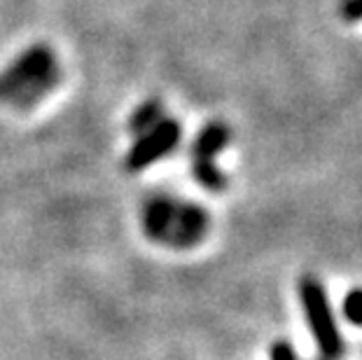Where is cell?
I'll list each match as a JSON object with an SVG mask.
<instances>
[{
	"label": "cell",
	"mask_w": 362,
	"mask_h": 360,
	"mask_svg": "<svg viewBox=\"0 0 362 360\" xmlns=\"http://www.w3.org/2000/svg\"><path fill=\"white\" fill-rule=\"evenodd\" d=\"M180 136L182 127L178 120L161 117L152 129L136 136V143L131 145L129 155L124 159V168L129 173H138L143 168L152 166L159 159H164L168 152L175 150V145L180 143Z\"/></svg>",
	"instance_id": "obj_5"
},
{
	"label": "cell",
	"mask_w": 362,
	"mask_h": 360,
	"mask_svg": "<svg viewBox=\"0 0 362 360\" xmlns=\"http://www.w3.org/2000/svg\"><path fill=\"white\" fill-rule=\"evenodd\" d=\"M61 82L59 57L49 45H33L0 71V105L28 110Z\"/></svg>",
	"instance_id": "obj_1"
},
{
	"label": "cell",
	"mask_w": 362,
	"mask_h": 360,
	"mask_svg": "<svg viewBox=\"0 0 362 360\" xmlns=\"http://www.w3.org/2000/svg\"><path fill=\"white\" fill-rule=\"evenodd\" d=\"M269 356H272V360H297V354H295V349H292V344H288L285 339L274 342Z\"/></svg>",
	"instance_id": "obj_9"
},
{
	"label": "cell",
	"mask_w": 362,
	"mask_h": 360,
	"mask_svg": "<svg viewBox=\"0 0 362 360\" xmlns=\"http://www.w3.org/2000/svg\"><path fill=\"white\" fill-rule=\"evenodd\" d=\"M161 117H164V105H161V101H157V98H148V101H143L134 112H131L129 132L134 136H141L148 132V129L155 127Z\"/></svg>",
	"instance_id": "obj_6"
},
{
	"label": "cell",
	"mask_w": 362,
	"mask_h": 360,
	"mask_svg": "<svg viewBox=\"0 0 362 360\" xmlns=\"http://www.w3.org/2000/svg\"><path fill=\"white\" fill-rule=\"evenodd\" d=\"M344 316L349 318L351 325L362 327V288L351 290L344 297Z\"/></svg>",
	"instance_id": "obj_7"
},
{
	"label": "cell",
	"mask_w": 362,
	"mask_h": 360,
	"mask_svg": "<svg viewBox=\"0 0 362 360\" xmlns=\"http://www.w3.org/2000/svg\"><path fill=\"white\" fill-rule=\"evenodd\" d=\"M206 225L208 218L202 206L175 202L171 197H152L143 209L145 234L168 246H192L204 236Z\"/></svg>",
	"instance_id": "obj_2"
},
{
	"label": "cell",
	"mask_w": 362,
	"mask_h": 360,
	"mask_svg": "<svg viewBox=\"0 0 362 360\" xmlns=\"http://www.w3.org/2000/svg\"><path fill=\"white\" fill-rule=\"evenodd\" d=\"M339 12L346 21H360L362 19V0H341Z\"/></svg>",
	"instance_id": "obj_8"
},
{
	"label": "cell",
	"mask_w": 362,
	"mask_h": 360,
	"mask_svg": "<svg viewBox=\"0 0 362 360\" xmlns=\"http://www.w3.org/2000/svg\"><path fill=\"white\" fill-rule=\"evenodd\" d=\"M299 300H302L306 325L313 332V339L318 344L322 358L337 360L344 354V342L332 313V306H329V300L325 295V288L320 286L318 279L304 277L299 281Z\"/></svg>",
	"instance_id": "obj_3"
},
{
	"label": "cell",
	"mask_w": 362,
	"mask_h": 360,
	"mask_svg": "<svg viewBox=\"0 0 362 360\" xmlns=\"http://www.w3.org/2000/svg\"><path fill=\"white\" fill-rule=\"evenodd\" d=\"M229 136L232 132L227 124L211 122L197 134L194 143H192V173H194L199 185H204L211 192H222L227 187V178L215 164V157L227 148Z\"/></svg>",
	"instance_id": "obj_4"
}]
</instances>
